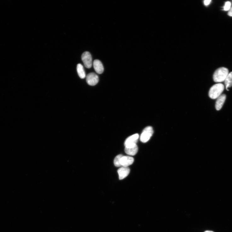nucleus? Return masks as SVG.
Wrapping results in <instances>:
<instances>
[{
    "instance_id": "obj_1",
    "label": "nucleus",
    "mask_w": 232,
    "mask_h": 232,
    "mask_svg": "<svg viewBox=\"0 0 232 232\" xmlns=\"http://www.w3.org/2000/svg\"><path fill=\"white\" fill-rule=\"evenodd\" d=\"M227 68L221 67L217 70L213 75V79L216 82H221L225 81L229 74Z\"/></svg>"
},
{
    "instance_id": "obj_2",
    "label": "nucleus",
    "mask_w": 232,
    "mask_h": 232,
    "mask_svg": "<svg viewBox=\"0 0 232 232\" xmlns=\"http://www.w3.org/2000/svg\"><path fill=\"white\" fill-rule=\"evenodd\" d=\"M224 89V85L221 83H218L213 86L209 91V96L212 99H217L222 94Z\"/></svg>"
},
{
    "instance_id": "obj_3",
    "label": "nucleus",
    "mask_w": 232,
    "mask_h": 232,
    "mask_svg": "<svg viewBox=\"0 0 232 232\" xmlns=\"http://www.w3.org/2000/svg\"><path fill=\"white\" fill-rule=\"evenodd\" d=\"M153 133L154 131L151 127H146L144 129L141 135L140 141L144 143L147 142L152 137Z\"/></svg>"
},
{
    "instance_id": "obj_4",
    "label": "nucleus",
    "mask_w": 232,
    "mask_h": 232,
    "mask_svg": "<svg viewBox=\"0 0 232 232\" xmlns=\"http://www.w3.org/2000/svg\"><path fill=\"white\" fill-rule=\"evenodd\" d=\"M139 138V135L138 133L135 134L130 136L126 139L125 141V147H131L136 145Z\"/></svg>"
},
{
    "instance_id": "obj_5",
    "label": "nucleus",
    "mask_w": 232,
    "mask_h": 232,
    "mask_svg": "<svg viewBox=\"0 0 232 232\" xmlns=\"http://www.w3.org/2000/svg\"><path fill=\"white\" fill-rule=\"evenodd\" d=\"M81 58L85 66L90 69L92 65V57L90 53L88 51L84 52L82 54Z\"/></svg>"
},
{
    "instance_id": "obj_6",
    "label": "nucleus",
    "mask_w": 232,
    "mask_h": 232,
    "mask_svg": "<svg viewBox=\"0 0 232 232\" xmlns=\"http://www.w3.org/2000/svg\"><path fill=\"white\" fill-rule=\"evenodd\" d=\"M99 80L98 76L93 73L89 74L86 76L87 83L91 86L96 85L99 82Z\"/></svg>"
},
{
    "instance_id": "obj_7",
    "label": "nucleus",
    "mask_w": 232,
    "mask_h": 232,
    "mask_svg": "<svg viewBox=\"0 0 232 232\" xmlns=\"http://www.w3.org/2000/svg\"><path fill=\"white\" fill-rule=\"evenodd\" d=\"M130 169L128 167H122L117 171L119 176V179L122 180L124 179L129 175Z\"/></svg>"
},
{
    "instance_id": "obj_8",
    "label": "nucleus",
    "mask_w": 232,
    "mask_h": 232,
    "mask_svg": "<svg viewBox=\"0 0 232 232\" xmlns=\"http://www.w3.org/2000/svg\"><path fill=\"white\" fill-rule=\"evenodd\" d=\"M133 157L129 156H123L121 159L120 163L122 167H128L132 164L134 162Z\"/></svg>"
},
{
    "instance_id": "obj_9",
    "label": "nucleus",
    "mask_w": 232,
    "mask_h": 232,
    "mask_svg": "<svg viewBox=\"0 0 232 232\" xmlns=\"http://www.w3.org/2000/svg\"><path fill=\"white\" fill-rule=\"evenodd\" d=\"M226 97V94H221L217 99L215 104V108L217 110H221L225 102Z\"/></svg>"
},
{
    "instance_id": "obj_10",
    "label": "nucleus",
    "mask_w": 232,
    "mask_h": 232,
    "mask_svg": "<svg viewBox=\"0 0 232 232\" xmlns=\"http://www.w3.org/2000/svg\"><path fill=\"white\" fill-rule=\"evenodd\" d=\"M94 69L95 71L99 74H102L104 71L103 65L101 62L99 60H94L93 63Z\"/></svg>"
},
{
    "instance_id": "obj_11",
    "label": "nucleus",
    "mask_w": 232,
    "mask_h": 232,
    "mask_svg": "<svg viewBox=\"0 0 232 232\" xmlns=\"http://www.w3.org/2000/svg\"><path fill=\"white\" fill-rule=\"evenodd\" d=\"M138 149V147L137 145H136L131 147H125V153L128 155L133 156L137 153Z\"/></svg>"
},
{
    "instance_id": "obj_12",
    "label": "nucleus",
    "mask_w": 232,
    "mask_h": 232,
    "mask_svg": "<svg viewBox=\"0 0 232 232\" xmlns=\"http://www.w3.org/2000/svg\"><path fill=\"white\" fill-rule=\"evenodd\" d=\"M77 71L79 77L81 79H84L86 77V74L84 67L80 64H79L77 66Z\"/></svg>"
},
{
    "instance_id": "obj_13",
    "label": "nucleus",
    "mask_w": 232,
    "mask_h": 232,
    "mask_svg": "<svg viewBox=\"0 0 232 232\" xmlns=\"http://www.w3.org/2000/svg\"><path fill=\"white\" fill-rule=\"evenodd\" d=\"M224 81L226 89L228 91V88L232 86V72L229 73Z\"/></svg>"
},
{
    "instance_id": "obj_14",
    "label": "nucleus",
    "mask_w": 232,
    "mask_h": 232,
    "mask_svg": "<svg viewBox=\"0 0 232 232\" xmlns=\"http://www.w3.org/2000/svg\"><path fill=\"white\" fill-rule=\"evenodd\" d=\"M123 156L122 155H119L115 157L114 161V163L116 167H122L120 163V160Z\"/></svg>"
},
{
    "instance_id": "obj_15",
    "label": "nucleus",
    "mask_w": 232,
    "mask_h": 232,
    "mask_svg": "<svg viewBox=\"0 0 232 232\" xmlns=\"http://www.w3.org/2000/svg\"><path fill=\"white\" fill-rule=\"evenodd\" d=\"M231 3L229 2H227L225 4L223 7L224 10V11H229L231 8Z\"/></svg>"
},
{
    "instance_id": "obj_16",
    "label": "nucleus",
    "mask_w": 232,
    "mask_h": 232,
    "mask_svg": "<svg viewBox=\"0 0 232 232\" xmlns=\"http://www.w3.org/2000/svg\"><path fill=\"white\" fill-rule=\"evenodd\" d=\"M211 2V0H206L204 1V3L205 5L207 6L210 4Z\"/></svg>"
},
{
    "instance_id": "obj_17",
    "label": "nucleus",
    "mask_w": 232,
    "mask_h": 232,
    "mask_svg": "<svg viewBox=\"0 0 232 232\" xmlns=\"http://www.w3.org/2000/svg\"><path fill=\"white\" fill-rule=\"evenodd\" d=\"M228 15L230 17H232V7L231 8L229 11Z\"/></svg>"
},
{
    "instance_id": "obj_18",
    "label": "nucleus",
    "mask_w": 232,
    "mask_h": 232,
    "mask_svg": "<svg viewBox=\"0 0 232 232\" xmlns=\"http://www.w3.org/2000/svg\"><path fill=\"white\" fill-rule=\"evenodd\" d=\"M205 232H213V231H209V230H207V231H205Z\"/></svg>"
}]
</instances>
